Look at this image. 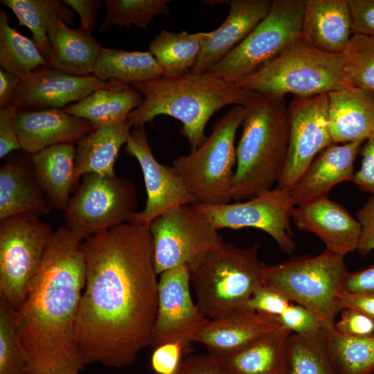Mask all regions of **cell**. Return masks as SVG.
<instances>
[{"mask_svg":"<svg viewBox=\"0 0 374 374\" xmlns=\"http://www.w3.org/2000/svg\"><path fill=\"white\" fill-rule=\"evenodd\" d=\"M277 319L283 327L294 334L312 333L323 327L311 312L296 303L288 306Z\"/></svg>","mask_w":374,"mask_h":374,"instance_id":"cell-40","label":"cell"},{"mask_svg":"<svg viewBox=\"0 0 374 374\" xmlns=\"http://www.w3.org/2000/svg\"><path fill=\"white\" fill-rule=\"evenodd\" d=\"M157 273L192 265L220 245L222 238L195 204L172 208L148 225Z\"/></svg>","mask_w":374,"mask_h":374,"instance_id":"cell-12","label":"cell"},{"mask_svg":"<svg viewBox=\"0 0 374 374\" xmlns=\"http://www.w3.org/2000/svg\"><path fill=\"white\" fill-rule=\"evenodd\" d=\"M21 80L1 68L0 69V108L10 104Z\"/></svg>","mask_w":374,"mask_h":374,"instance_id":"cell-52","label":"cell"},{"mask_svg":"<svg viewBox=\"0 0 374 374\" xmlns=\"http://www.w3.org/2000/svg\"><path fill=\"white\" fill-rule=\"evenodd\" d=\"M17 110L10 104L0 108V159L21 150L15 125Z\"/></svg>","mask_w":374,"mask_h":374,"instance_id":"cell-45","label":"cell"},{"mask_svg":"<svg viewBox=\"0 0 374 374\" xmlns=\"http://www.w3.org/2000/svg\"><path fill=\"white\" fill-rule=\"evenodd\" d=\"M185 352L177 343L169 342L154 348L151 356V367L157 374H175Z\"/></svg>","mask_w":374,"mask_h":374,"instance_id":"cell-42","label":"cell"},{"mask_svg":"<svg viewBox=\"0 0 374 374\" xmlns=\"http://www.w3.org/2000/svg\"><path fill=\"white\" fill-rule=\"evenodd\" d=\"M52 209L35 173L30 154L15 151L8 155L0 168V220L22 214L40 217Z\"/></svg>","mask_w":374,"mask_h":374,"instance_id":"cell-20","label":"cell"},{"mask_svg":"<svg viewBox=\"0 0 374 374\" xmlns=\"http://www.w3.org/2000/svg\"><path fill=\"white\" fill-rule=\"evenodd\" d=\"M85 283L75 338L85 364L131 366L152 346L158 274L148 225L123 223L89 236L81 246Z\"/></svg>","mask_w":374,"mask_h":374,"instance_id":"cell-1","label":"cell"},{"mask_svg":"<svg viewBox=\"0 0 374 374\" xmlns=\"http://www.w3.org/2000/svg\"><path fill=\"white\" fill-rule=\"evenodd\" d=\"M136 206V194L127 178L85 175L64 211V226L85 240L130 222Z\"/></svg>","mask_w":374,"mask_h":374,"instance_id":"cell-11","label":"cell"},{"mask_svg":"<svg viewBox=\"0 0 374 374\" xmlns=\"http://www.w3.org/2000/svg\"><path fill=\"white\" fill-rule=\"evenodd\" d=\"M10 17L0 10V66L21 80L47 61L33 41L10 25Z\"/></svg>","mask_w":374,"mask_h":374,"instance_id":"cell-35","label":"cell"},{"mask_svg":"<svg viewBox=\"0 0 374 374\" xmlns=\"http://www.w3.org/2000/svg\"><path fill=\"white\" fill-rule=\"evenodd\" d=\"M83 241L64 226L54 231L27 298L17 310L24 374H81L85 365L75 338L85 283Z\"/></svg>","mask_w":374,"mask_h":374,"instance_id":"cell-2","label":"cell"},{"mask_svg":"<svg viewBox=\"0 0 374 374\" xmlns=\"http://www.w3.org/2000/svg\"><path fill=\"white\" fill-rule=\"evenodd\" d=\"M362 232L357 250L367 256L374 250V195H371L356 213Z\"/></svg>","mask_w":374,"mask_h":374,"instance_id":"cell-47","label":"cell"},{"mask_svg":"<svg viewBox=\"0 0 374 374\" xmlns=\"http://www.w3.org/2000/svg\"><path fill=\"white\" fill-rule=\"evenodd\" d=\"M54 231L35 215L0 220V299L15 310L27 298Z\"/></svg>","mask_w":374,"mask_h":374,"instance_id":"cell-9","label":"cell"},{"mask_svg":"<svg viewBox=\"0 0 374 374\" xmlns=\"http://www.w3.org/2000/svg\"><path fill=\"white\" fill-rule=\"evenodd\" d=\"M292 220L299 229L317 235L326 249L343 256L357 250L360 223L328 197L295 206Z\"/></svg>","mask_w":374,"mask_h":374,"instance_id":"cell-18","label":"cell"},{"mask_svg":"<svg viewBox=\"0 0 374 374\" xmlns=\"http://www.w3.org/2000/svg\"><path fill=\"white\" fill-rule=\"evenodd\" d=\"M143 96L133 86L98 89L63 111L70 115L89 121L93 128L104 124L127 119L136 109Z\"/></svg>","mask_w":374,"mask_h":374,"instance_id":"cell-30","label":"cell"},{"mask_svg":"<svg viewBox=\"0 0 374 374\" xmlns=\"http://www.w3.org/2000/svg\"><path fill=\"white\" fill-rule=\"evenodd\" d=\"M175 374H185L184 371L182 370L181 367V364H180V366L179 368V369L177 370V373Z\"/></svg>","mask_w":374,"mask_h":374,"instance_id":"cell-53","label":"cell"},{"mask_svg":"<svg viewBox=\"0 0 374 374\" xmlns=\"http://www.w3.org/2000/svg\"><path fill=\"white\" fill-rule=\"evenodd\" d=\"M364 141L332 143L320 152L290 193L295 206L327 197L337 184L350 181Z\"/></svg>","mask_w":374,"mask_h":374,"instance_id":"cell-22","label":"cell"},{"mask_svg":"<svg viewBox=\"0 0 374 374\" xmlns=\"http://www.w3.org/2000/svg\"><path fill=\"white\" fill-rule=\"evenodd\" d=\"M132 86L143 100L128 115L130 125L145 126L157 116H171L181 123L180 134L191 150L206 139L205 127L214 113L228 105L245 107L258 95L209 71L161 75Z\"/></svg>","mask_w":374,"mask_h":374,"instance_id":"cell-3","label":"cell"},{"mask_svg":"<svg viewBox=\"0 0 374 374\" xmlns=\"http://www.w3.org/2000/svg\"><path fill=\"white\" fill-rule=\"evenodd\" d=\"M304 0H272L266 16L209 71L235 82L258 71L302 37Z\"/></svg>","mask_w":374,"mask_h":374,"instance_id":"cell-10","label":"cell"},{"mask_svg":"<svg viewBox=\"0 0 374 374\" xmlns=\"http://www.w3.org/2000/svg\"><path fill=\"white\" fill-rule=\"evenodd\" d=\"M244 113V107L233 106L216 122L211 135L199 148L173 161V168L197 204L217 205L232 200L235 139Z\"/></svg>","mask_w":374,"mask_h":374,"instance_id":"cell-8","label":"cell"},{"mask_svg":"<svg viewBox=\"0 0 374 374\" xmlns=\"http://www.w3.org/2000/svg\"><path fill=\"white\" fill-rule=\"evenodd\" d=\"M91 75L103 82L134 85L155 79L163 71L148 51H130L102 47Z\"/></svg>","mask_w":374,"mask_h":374,"instance_id":"cell-31","label":"cell"},{"mask_svg":"<svg viewBox=\"0 0 374 374\" xmlns=\"http://www.w3.org/2000/svg\"><path fill=\"white\" fill-rule=\"evenodd\" d=\"M15 125L21 150L32 154L60 144H77L93 129L91 123L62 109L17 111Z\"/></svg>","mask_w":374,"mask_h":374,"instance_id":"cell-21","label":"cell"},{"mask_svg":"<svg viewBox=\"0 0 374 374\" xmlns=\"http://www.w3.org/2000/svg\"><path fill=\"white\" fill-rule=\"evenodd\" d=\"M359 153L361 167L355 172L353 182L359 190L374 195V129L364 141Z\"/></svg>","mask_w":374,"mask_h":374,"instance_id":"cell-43","label":"cell"},{"mask_svg":"<svg viewBox=\"0 0 374 374\" xmlns=\"http://www.w3.org/2000/svg\"><path fill=\"white\" fill-rule=\"evenodd\" d=\"M288 109V150L277 186L290 191L317 155L334 143L328 121V93L294 97Z\"/></svg>","mask_w":374,"mask_h":374,"instance_id":"cell-14","label":"cell"},{"mask_svg":"<svg viewBox=\"0 0 374 374\" xmlns=\"http://www.w3.org/2000/svg\"><path fill=\"white\" fill-rule=\"evenodd\" d=\"M79 16L81 30L92 34L96 26L98 10L102 1L100 0H64Z\"/></svg>","mask_w":374,"mask_h":374,"instance_id":"cell-49","label":"cell"},{"mask_svg":"<svg viewBox=\"0 0 374 374\" xmlns=\"http://www.w3.org/2000/svg\"><path fill=\"white\" fill-rule=\"evenodd\" d=\"M291 334L281 326L239 351L217 359L233 374H290Z\"/></svg>","mask_w":374,"mask_h":374,"instance_id":"cell-28","label":"cell"},{"mask_svg":"<svg viewBox=\"0 0 374 374\" xmlns=\"http://www.w3.org/2000/svg\"><path fill=\"white\" fill-rule=\"evenodd\" d=\"M260 244L247 248L222 242L190 267L196 305L208 319L246 308L254 291L262 285L265 264Z\"/></svg>","mask_w":374,"mask_h":374,"instance_id":"cell-5","label":"cell"},{"mask_svg":"<svg viewBox=\"0 0 374 374\" xmlns=\"http://www.w3.org/2000/svg\"><path fill=\"white\" fill-rule=\"evenodd\" d=\"M322 329L336 374H374V333L349 336L338 332L334 326Z\"/></svg>","mask_w":374,"mask_h":374,"instance_id":"cell-33","label":"cell"},{"mask_svg":"<svg viewBox=\"0 0 374 374\" xmlns=\"http://www.w3.org/2000/svg\"><path fill=\"white\" fill-rule=\"evenodd\" d=\"M342 71L351 84L374 91V36L352 35Z\"/></svg>","mask_w":374,"mask_h":374,"instance_id":"cell-38","label":"cell"},{"mask_svg":"<svg viewBox=\"0 0 374 374\" xmlns=\"http://www.w3.org/2000/svg\"><path fill=\"white\" fill-rule=\"evenodd\" d=\"M281 326L275 317L244 308L210 319L194 343L203 344L208 354L219 359Z\"/></svg>","mask_w":374,"mask_h":374,"instance_id":"cell-19","label":"cell"},{"mask_svg":"<svg viewBox=\"0 0 374 374\" xmlns=\"http://www.w3.org/2000/svg\"><path fill=\"white\" fill-rule=\"evenodd\" d=\"M125 152L138 161L143 172L147 201L130 223L149 225L155 218L176 207L197 204L173 166H164L154 157L145 126L134 127Z\"/></svg>","mask_w":374,"mask_h":374,"instance_id":"cell-16","label":"cell"},{"mask_svg":"<svg viewBox=\"0 0 374 374\" xmlns=\"http://www.w3.org/2000/svg\"><path fill=\"white\" fill-rule=\"evenodd\" d=\"M244 109L231 188L235 201L251 199L277 186L289 143L286 96L258 94Z\"/></svg>","mask_w":374,"mask_h":374,"instance_id":"cell-4","label":"cell"},{"mask_svg":"<svg viewBox=\"0 0 374 374\" xmlns=\"http://www.w3.org/2000/svg\"><path fill=\"white\" fill-rule=\"evenodd\" d=\"M334 143L364 141L374 129V91L350 85L328 93Z\"/></svg>","mask_w":374,"mask_h":374,"instance_id":"cell-25","label":"cell"},{"mask_svg":"<svg viewBox=\"0 0 374 374\" xmlns=\"http://www.w3.org/2000/svg\"><path fill=\"white\" fill-rule=\"evenodd\" d=\"M339 321L334 324L335 330L349 336H366L374 333V321L359 311L343 308Z\"/></svg>","mask_w":374,"mask_h":374,"instance_id":"cell-44","label":"cell"},{"mask_svg":"<svg viewBox=\"0 0 374 374\" xmlns=\"http://www.w3.org/2000/svg\"><path fill=\"white\" fill-rule=\"evenodd\" d=\"M209 32L188 33L162 30L149 44V51L163 69V75L189 71L196 64Z\"/></svg>","mask_w":374,"mask_h":374,"instance_id":"cell-32","label":"cell"},{"mask_svg":"<svg viewBox=\"0 0 374 374\" xmlns=\"http://www.w3.org/2000/svg\"><path fill=\"white\" fill-rule=\"evenodd\" d=\"M344 290L350 292L374 290V265L348 273Z\"/></svg>","mask_w":374,"mask_h":374,"instance_id":"cell-51","label":"cell"},{"mask_svg":"<svg viewBox=\"0 0 374 374\" xmlns=\"http://www.w3.org/2000/svg\"><path fill=\"white\" fill-rule=\"evenodd\" d=\"M301 34L319 50L345 53L353 35L348 0H304Z\"/></svg>","mask_w":374,"mask_h":374,"instance_id":"cell-24","label":"cell"},{"mask_svg":"<svg viewBox=\"0 0 374 374\" xmlns=\"http://www.w3.org/2000/svg\"><path fill=\"white\" fill-rule=\"evenodd\" d=\"M228 15L222 24L210 31L199 57L190 70L208 71L241 43L269 12L271 0H228Z\"/></svg>","mask_w":374,"mask_h":374,"instance_id":"cell-23","label":"cell"},{"mask_svg":"<svg viewBox=\"0 0 374 374\" xmlns=\"http://www.w3.org/2000/svg\"><path fill=\"white\" fill-rule=\"evenodd\" d=\"M124 84L116 81L103 82L92 75H73L42 66L21 80L10 105L17 111L63 109L98 89Z\"/></svg>","mask_w":374,"mask_h":374,"instance_id":"cell-17","label":"cell"},{"mask_svg":"<svg viewBox=\"0 0 374 374\" xmlns=\"http://www.w3.org/2000/svg\"><path fill=\"white\" fill-rule=\"evenodd\" d=\"M74 144L53 145L30 154L39 184L53 208L65 211L75 189Z\"/></svg>","mask_w":374,"mask_h":374,"instance_id":"cell-29","label":"cell"},{"mask_svg":"<svg viewBox=\"0 0 374 374\" xmlns=\"http://www.w3.org/2000/svg\"><path fill=\"white\" fill-rule=\"evenodd\" d=\"M158 306L152 346L174 342L184 351L208 323L191 297L189 265H181L159 274Z\"/></svg>","mask_w":374,"mask_h":374,"instance_id":"cell-15","label":"cell"},{"mask_svg":"<svg viewBox=\"0 0 374 374\" xmlns=\"http://www.w3.org/2000/svg\"><path fill=\"white\" fill-rule=\"evenodd\" d=\"M353 35L374 36V0H348Z\"/></svg>","mask_w":374,"mask_h":374,"instance_id":"cell-46","label":"cell"},{"mask_svg":"<svg viewBox=\"0 0 374 374\" xmlns=\"http://www.w3.org/2000/svg\"><path fill=\"white\" fill-rule=\"evenodd\" d=\"M348 271L344 256L328 249L316 256L265 265L262 285L311 312L323 326H334L341 312L339 295Z\"/></svg>","mask_w":374,"mask_h":374,"instance_id":"cell-7","label":"cell"},{"mask_svg":"<svg viewBox=\"0 0 374 374\" xmlns=\"http://www.w3.org/2000/svg\"><path fill=\"white\" fill-rule=\"evenodd\" d=\"M48 36L51 46L48 66L77 76L91 75L102 48L92 34L71 28L54 17L49 22Z\"/></svg>","mask_w":374,"mask_h":374,"instance_id":"cell-27","label":"cell"},{"mask_svg":"<svg viewBox=\"0 0 374 374\" xmlns=\"http://www.w3.org/2000/svg\"><path fill=\"white\" fill-rule=\"evenodd\" d=\"M132 126L127 119L93 128L77 143L75 185L85 175L115 176L114 164L127 142Z\"/></svg>","mask_w":374,"mask_h":374,"instance_id":"cell-26","label":"cell"},{"mask_svg":"<svg viewBox=\"0 0 374 374\" xmlns=\"http://www.w3.org/2000/svg\"><path fill=\"white\" fill-rule=\"evenodd\" d=\"M25 366L18 338L17 310L0 299V374H24Z\"/></svg>","mask_w":374,"mask_h":374,"instance_id":"cell-39","label":"cell"},{"mask_svg":"<svg viewBox=\"0 0 374 374\" xmlns=\"http://www.w3.org/2000/svg\"><path fill=\"white\" fill-rule=\"evenodd\" d=\"M292 303L278 292L261 286L254 291L247 303L246 308L277 318Z\"/></svg>","mask_w":374,"mask_h":374,"instance_id":"cell-41","label":"cell"},{"mask_svg":"<svg viewBox=\"0 0 374 374\" xmlns=\"http://www.w3.org/2000/svg\"><path fill=\"white\" fill-rule=\"evenodd\" d=\"M289 352L290 374H336L322 328L308 334L292 333Z\"/></svg>","mask_w":374,"mask_h":374,"instance_id":"cell-36","label":"cell"},{"mask_svg":"<svg viewBox=\"0 0 374 374\" xmlns=\"http://www.w3.org/2000/svg\"><path fill=\"white\" fill-rule=\"evenodd\" d=\"M344 53L319 50L302 37L276 57L235 83L258 94L309 97L352 85L345 78Z\"/></svg>","mask_w":374,"mask_h":374,"instance_id":"cell-6","label":"cell"},{"mask_svg":"<svg viewBox=\"0 0 374 374\" xmlns=\"http://www.w3.org/2000/svg\"><path fill=\"white\" fill-rule=\"evenodd\" d=\"M168 0H105V15L100 27L104 31L112 26H134L145 29L157 15L170 12Z\"/></svg>","mask_w":374,"mask_h":374,"instance_id":"cell-37","label":"cell"},{"mask_svg":"<svg viewBox=\"0 0 374 374\" xmlns=\"http://www.w3.org/2000/svg\"><path fill=\"white\" fill-rule=\"evenodd\" d=\"M215 227H253L266 232L286 253L296 249L290 227L295 207L290 191L278 186L244 202L224 204H195Z\"/></svg>","mask_w":374,"mask_h":374,"instance_id":"cell-13","label":"cell"},{"mask_svg":"<svg viewBox=\"0 0 374 374\" xmlns=\"http://www.w3.org/2000/svg\"><path fill=\"white\" fill-rule=\"evenodd\" d=\"M181 367L185 374H233L208 353L183 359Z\"/></svg>","mask_w":374,"mask_h":374,"instance_id":"cell-48","label":"cell"},{"mask_svg":"<svg viewBox=\"0 0 374 374\" xmlns=\"http://www.w3.org/2000/svg\"><path fill=\"white\" fill-rule=\"evenodd\" d=\"M339 305L361 312L374 321V290L350 292L344 290L339 295Z\"/></svg>","mask_w":374,"mask_h":374,"instance_id":"cell-50","label":"cell"},{"mask_svg":"<svg viewBox=\"0 0 374 374\" xmlns=\"http://www.w3.org/2000/svg\"><path fill=\"white\" fill-rule=\"evenodd\" d=\"M18 19L19 25L27 27L33 39L46 60L50 53L48 36L49 22L57 17L68 26L74 19L73 10L63 1L59 0H1Z\"/></svg>","mask_w":374,"mask_h":374,"instance_id":"cell-34","label":"cell"}]
</instances>
